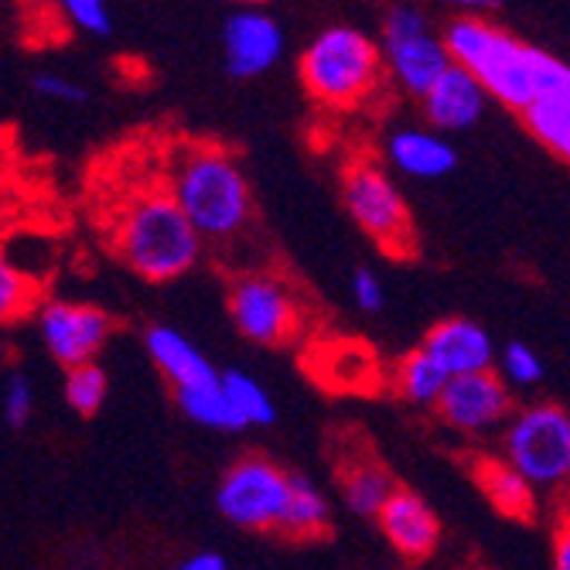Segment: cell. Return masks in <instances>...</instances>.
Masks as SVG:
<instances>
[{"label":"cell","mask_w":570,"mask_h":570,"mask_svg":"<svg viewBox=\"0 0 570 570\" xmlns=\"http://www.w3.org/2000/svg\"><path fill=\"white\" fill-rule=\"evenodd\" d=\"M530 134L547 144L557 158L570 161V107H550V102H537L523 114Z\"/></svg>","instance_id":"cell-26"},{"label":"cell","mask_w":570,"mask_h":570,"mask_svg":"<svg viewBox=\"0 0 570 570\" xmlns=\"http://www.w3.org/2000/svg\"><path fill=\"white\" fill-rule=\"evenodd\" d=\"M318 366H315V380L332 386V390H352V393H366L386 383V373L380 366V358L370 352L366 342H328L318 345Z\"/></svg>","instance_id":"cell-16"},{"label":"cell","mask_w":570,"mask_h":570,"mask_svg":"<svg viewBox=\"0 0 570 570\" xmlns=\"http://www.w3.org/2000/svg\"><path fill=\"white\" fill-rule=\"evenodd\" d=\"M380 48H383L386 76L393 79V86L421 99L454 66L451 51L444 45V35L431 28L421 8H410V4H396L386 11Z\"/></svg>","instance_id":"cell-6"},{"label":"cell","mask_w":570,"mask_h":570,"mask_svg":"<svg viewBox=\"0 0 570 570\" xmlns=\"http://www.w3.org/2000/svg\"><path fill=\"white\" fill-rule=\"evenodd\" d=\"M475 482L485 499L509 520H530L537 512V489L505 458H482L475 464Z\"/></svg>","instance_id":"cell-19"},{"label":"cell","mask_w":570,"mask_h":570,"mask_svg":"<svg viewBox=\"0 0 570 570\" xmlns=\"http://www.w3.org/2000/svg\"><path fill=\"white\" fill-rule=\"evenodd\" d=\"M175 400H178L185 417L202 424V428H213V431H243L246 428V421L239 417V410L233 406L229 393L223 390V376L216 383H205V386L175 390Z\"/></svg>","instance_id":"cell-22"},{"label":"cell","mask_w":570,"mask_h":570,"mask_svg":"<svg viewBox=\"0 0 570 570\" xmlns=\"http://www.w3.org/2000/svg\"><path fill=\"white\" fill-rule=\"evenodd\" d=\"M380 530L390 547L406 560H428L441 543V520L438 512L424 502V495L396 489V495L380 512Z\"/></svg>","instance_id":"cell-14"},{"label":"cell","mask_w":570,"mask_h":570,"mask_svg":"<svg viewBox=\"0 0 570 570\" xmlns=\"http://www.w3.org/2000/svg\"><path fill=\"white\" fill-rule=\"evenodd\" d=\"M396 489L400 485L393 482V475L373 458H358L342 472V495L348 509L355 515H366V520H380V512L396 495Z\"/></svg>","instance_id":"cell-21"},{"label":"cell","mask_w":570,"mask_h":570,"mask_svg":"<svg viewBox=\"0 0 570 570\" xmlns=\"http://www.w3.org/2000/svg\"><path fill=\"white\" fill-rule=\"evenodd\" d=\"M175 570H229L226 557L216 550H205V553H191L188 560H181Z\"/></svg>","instance_id":"cell-35"},{"label":"cell","mask_w":570,"mask_h":570,"mask_svg":"<svg viewBox=\"0 0 570 570\" xmlns=\"http://www.w3.org/2000/svg\"><path fill=\"white\" fill-rule=\"evenodd\" d=\"M386 158L396 171L410 178H444L458 165L454 147L441 134L421 130V127L396 130L386 140Z\"/></svg>","instance_id":"cell-18"},{"label":"cell","mask_w":570,"mask_h":570,"mask_svg":"<svg viewBox=\"0 0 570 570\" xmlns=\"http://www.w3.org/2000/svg\"><path fill=\"white\" fill-rule=\"evenodd\" d=\"M168 191L202 239H233L253 216L249 181L233 154L216 144H195L175 161Z\"/></svg>","instance_id":"cell-1"},{"label":"cell","mask_w":570,"mask_h":570,"mask_svg":"<svg viewBox=\"0 0 570 570\" xmlns=\"http://www.w3.org/2000/svg\"><path fill=\"white\" fill-rule=\"evenodd\" d=\"M202 236L178 209L171 191L154 188L124 205L114 223V246L120 261L144 281H175L202 256Z\"/></svg>","instance_id":"cell-2"},{"label":"cell","mask_w":570,"mask_h":570,"mask_svg":"<svg viewBox=\"0 0 570 570\" xmlns=\"http://www.w3.org/2000/svg\"><path fill=\"white\" fill-rule=\"evenodd\" d=\"M304 89L328 110H355L370 102L386 79L383 48L366 31L335 24L311 38L297 62Z\"/></svg>","instance_id":"cell-3"},{"label":"cell","mask_w":570,"mask_h":570,"mask_svg":"<svg viewBox=\"0 0 570 570\" xmlns=\"http://www.w3.org/2000/svg\"><path fill=\"white\" fill-rule=\"evenodd\" d=\"M144 345H147V355L154 358V366H158L175 390H185V386H205V383H216L223 373L213 370V362L205 358L181 332L168 328V325H154L147 328L144 335Z\"/></svg>","instance_id":"cell-17"},{"label":"cell","mask_w":570,"mask_h":570,"mask_svg":"<svg viewBox=\"0 0 570 570\" xmlns=\"http://www.w3.org/2000/svg\"><path fill=\"white\" fill-rule=\"evenodd\" d=\"M223 390L229 393V400L239 410V417L246 421V428H267V424L277 421V410H274L267 390L253 376H246L239 370H229V373H223Z\"/></svg>","instance_id":"cell-24"},{"label":"cell","mask_w":570,"mask_h":570,"mask_svg":"<svg viewBox=\"0 0 570 570\" xmlns=\"http://www.w3.org/2000/svg\"><path fill=\"white\" fill-rule=\"evenodd\" d=\"M533 76H537V102H550V107H570V66L547 56L537 48L533 56Z\"/></svg>","instance_id":"cell-27"},{"label":"cell","mask_w":570,"mask_h":570,"mask_svg":"<svg viewBox=\"0 0 570 570\" xmlns=\"http://www.w3.org/2000/svg\"><path fill=\"white\" fill-rule=\"evenodd\" d=\"M505 461L533 489L570 482V413L557 403L520 410L505 428Z\"/></svg>","instance_id":"cell-7"},{"label":"cell","mask_w":570,"mask_h":570,"mask_svg":"<svg viewBox=\"0 0 570 570\" xmlns=\"http://www.w3.org/2000/svg\"><path fill=\"white\" fill-rule=\"evenodd\" d=\"M328 523H332V509H328V499L318 492V485L304 475H291V499H287L281 533L294 540H311V537H322Z\"/></svg>","instance_id":"cell-23"},{"label":"cell","mask_w":570,"mask_h":570,"mask_svg":"<svg viewBox=\"0 0 570 570\" xmlns=\"http://www.w3.org/2000/svg\"><path fill=\"white\" fill-rule=\"evenodd\" d=\"M444 45L451 51V62L469 69L502 107L520 114L537 107V48L523 45L520 38H512L479 14H458L444 28Z\"/></svg>","instance_id":"cell-4"},{"label":"cell","mask_w":570,"mask_h":570,"mask_svg":"<svg viewBox=\"0 0 570 570\" xmlns=\"http://www.w3.org/2000/svg\"><path fill=\"white\" fill-rule=\"evenodd\" d=\"M35 301H38V287L31 284V277L18 271L11 261L0 264V315H4V322L28 315Z\"/></svg>","instance_id":"cell-28"},{"label":"cell","mask_w":570,"mask_h":570,"mask_svg":"<svg viewBox=\"0 0 570 570\" xmlns=\"http://www.w3.org/2000/svg\"><path fill=\"white\" fill-rule=\"evenodd\" d=\"M485 86L461 66H451L424 96V117L434 130H472L485 114Z\"/></svg>","instance_id":"cell-15"},{"label":"cell","mask_w":570,"mask_h":570,"mask_svg":"<svg viewBox=\"0 0 570 570\" xmlns=\"http://www.w3.org/2000/svg\"><path fill=\"white\" fill-rule=\"evenodd\" d=\"M291 499V475L271 458L249 454L236 461L216 489V505L239 530H281Z\"/></svg>","instance_id":"cell-8"},{"label":"cell","mask_w":570,"mask_h":570,"mask_svg":"<svg viewBox=\"0 0 570 570\" xmlns=\"http://www.w3.org/2000/svg\"><path fill=\"white\" fill-rule=\"evenodd\" d=\"M38 332L51 358L62 362L66 373L76 366L96 362L99 348L107 345L114 332V318L96 304L76 301H48L38 311Z\"/></svg>","instance_id":"cell-10"},{"label":"cell","mask_w":570,"mask_h":570,"mask_svg":"<svg viewBox=\"0 0 570 570\" xmlns=\"http://www.w3.org/2000/svg\"><path fill=\"white\" fill-rule=\"evenodd\" d=\"M284 56V31L267 11H233L223 24V59L233 79H256Z\"/></svg>","instance_id":"cell-12"},{"label":"cell","mask_w":570,"mask_h":570,"mask_svg":"<svg viewBox=\"0 0 570 570\" xmlns=\"http://www.w3.org/2000/svg\"><path fill=\"white\" fill-rule=\"evenodd\" d=\"M553 570H570V512L560 515L553 530Z\"/></svg>","instance_id":"cell-34"},{"label":"cell","mask_w":570,"mask_h":570,"mask_svg":"<svg viewBox=\"0 0 570 570\" xmlns=\"http://www.w3.org/2000/svg\"><path fill=\"white\" fill-rule=\"evenodd\" d=\"M62 14L69 18L72 28H79L82 35H110L114 31V18L110 8L102 0H66Z\"/></svg>","instance_id":"cell-30"},{"label":"cell","mask_w":570,"mask_h":570,"mask_svg":"<svg viewBox=\"0 0 570 570\" xmlns=\"http://www.w3.org/2000/svg\"><path fill=\"white\" fill-rule=\"evenodd\" d=\"M352 301H355V307H362V311H380V307L386 304V291H383V281H380L376 271L358 267V271L352 274Z\"/></svg>","instance_id":"cell-33"},{"label":"cell","mask_w":570,"mask_h":570,"mask_svg":"<svg viewBox=\"0 0 570 570\" xmlns=\"http://www.w3.org/2000/svg\"><path fill=\"white\" fill-rule=\"evenodd\" d=\"M509 383L499 373L451 376L438 400L441 421L461 434H485L499 428L509 417Z\"/></svg>","instance_id":"cell-11"},{"label":"cell","mask_w":570,"mask_h":570,"mask_svg":"<svg viewBox=\"0 0 570 570\" xmlns=\"http://www.w3.org/2000/svg\"><path fill=\"white\" fill-rule=\"evenodd\" d=\"M448 380L451 376L438 366V362L424 348L406 352L396 366L386 373V383H390V390L396 396H403L413 406H434V410H438V400H441Z\"/></svg>","instance_id":"cell-20"},{"label":"cell","mask_w":570,"mask_h":570,"mask_svg":"<svg viewBox=\"0 0 570 570\" xmlns=\"http://www.w3.org/2000/svg\"><path fill=\"white\" fill-rule=\"evenodd\" d=\"M110 393V380L102 373V366L89 362V366H76L66 373V403L82 413V417H92V413L107 403Z\"/></svg>","instance_id":"cell-25"},{"label":"cell","mask_w":570,"mask_h":570,"mask_svg":"<svg viewBox=\"0 0 570 570\" xmlns=\"http://www.w3.org/2000/svg\"><path fill=\"white\" fill-rule=\"evenodd\" d=\"M499 376L509 386H537L543 380V358L523 342H509L499 355Z\"/></svg>","instance_id":"cell-29"},{"label":"cell","mask_w":570,"mask_h":570,"mask_svg":"<svg viewBox=\"0 0 570 570\" xmlns=\"http://www.w3.org/2000/svg\"><path fill=\"white\" fill-rule=\"evenodd\" d=\"M448 376H475L492 373L495 345L492 335L472 318H444L438 322L421 345Z\"/></svg>","instance_id":"cell-13"},{"label":"cell","mask_w":570,"mask_h":570,"mask_svg":"<svg viewBox=\"0 0 570 570\" xmlns=\"http://www.w3.org/2000/svg\"><path fill=\"white\" fill-rule=\"evenodd\" d=\"M229 315L243 338L256 345H287L301 332L294 291L271 274H243L229 287Z\"/></svg>","instance_id":"cell-9"},{"label":"cell","mask_w":570,"mask_h":570,"mask_svg":"<svg viewBox=\"0 0 570 570\" xmlns=\"http://www.w3.org/2000/svg\"><path fill=\"white\" fill-rule=\"evenodd\" d=\"M35 410V390L24 373H8L4 383V421L11 428H24Z\"/></svg>","instance_id":"cell-31"},{"label":"cell","mask_w":570,"mask_h":570,"mask_svg":"<svg viewBox=\"0 0 570 570\" xmlns=\"http://www.w3.org/2000/svg\"><path fill=\"white\" fill-rule=\"evenodd\" d=\"M342 202L355 226L376 239V246L396 261L417 253V233H413L410 205L393 178L370 158H358L345 168Z\"/></svg>","instance_id":"cell-5"},{"label":"cell","mask_w":570,"mask_h":570,"mask_svg":"<svg viewBox=\"0 0 570 570\" xmlns=\"http://www.w3.org/2000/svg\"><path fill=\"white\" fill-rule=\"evenodd\" d=\"M31 89L45 99H56V102H86L89 99V92L79 82H69L59 72H38L31 79Z\"/></svg>","instance_id":"cell-32"}]
</instances>
